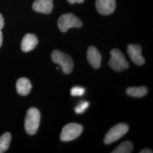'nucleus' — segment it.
Masks as SVG:
<instances>
[{
    "label": "nucleus",
    "instance_id": "1",
    "mask_svg": "<svg viewBox=\"0 0 153 153\" xmlns=\"http://www.w3.org/2000/svg\"><path fill=\"white\" fill-rule=\"evenodd\" d=\"M40 121V113L34 107L28 109L25 119V129L30 135L35 134L38 130Z\"/></svg>",
    "mask_w": 153,
    "mask_h": 153
},
{
    "label": "nucleus",
    "instance_id": "2",
    "mask_svg": "<svg viewBox=\"0 0 153 153\" xmlns=\"http://www.w3.org/2000/svg\"><path fill=\"white\" fill-rule=\"evenodd\" d=\"M51 59L55 64L60 66L65 74H70L74 68V62L71 57L59 50H54L51 54Z\"/></svg>",
    "mask_w": 153,
    "mask_h": 153
},
{
    "label": "nucleus",
    "instance_id": "3",
    "mask_svg": "<svg viewBox=\"0 0 153 153\" xmlns=\"http://www.w3.org/2000/svg\"><path fill=\"white\" fill-rule=\"evenodd\" d=\"M110 55L111 59L108 61V64L113 70L120 72L129 68V63L120 50L113 49L110 52Z\"/></svg>",
    "mask_w": 153,
    "mask_h": 153
},
{
    "label": "nucleus",
    "instance_id": "4",
    "mask_svg": "<svg viewBox=\"0 0 153 153\" xmlns=\"http://www.w3.org/2000/svg\"><path fill=\"white\" fill-rule=\"evenodd\" d=\"M82 125L77 123H69L63 127L61 133V141L64 142L71 141L79 137L83 131Z\"/></svg>",
    "mask_w": 153,
    "mask_h": 153
},
{
    "label": "nucleus",
    "instance_id": "5",
    "mask_svg": "<svg viewBox=\"0 0 153 153\" xmlns=\"http://www.w3.org/2000/svg\"><path fill=\"white\" fill-rule=\"evenodd\" d=\"M57 24L59 30L62 33H66L69 28L81 27L82 26V21L71 13H66L60 16Z\"/></svg>",
    "mask_w": 153,
    "mask_h": 153
},
{
    "label": "nucleus",
    "instance_id": "6",
    "mask_svg": "<svg viewBox=\"0 0 153 153\" xmlns=\"http://www.w3.org/2000/svg\"><path fill=\"white\" fill-rule=\"evenodd\" d=\"M128 130L129 126L124 123H120L114 126L105 134L104 138V143L109 145L119 140L126 134Z\"/></svg>",
    "mask_w": 153,
    "mask_h": 153
},
{
    "label": "nucleus",
    "instance_id": "7",
    "mask_svg": "<svg viewBox=\"0 0 153 153\" xmlns=\"http://www.w3.org/2000/svg\"><path fill=\"white\" fill-rule=\"evenodd\" d=\"M127 52L131 60L137 65H142L145 62V60L142 55V48L140 45L134 44L128 45Z\"/></svg>",
    "mask_w": 153,
    "mask_h": 153
},
{
    "label": "nucleus",
    "instance_id": "8",
    "mask_svg": "<svg viewBox=\"0 0 153 153\" xmlns=\"http://www.w3.org/2000/svg\"><path fill=\"white\" fill-rule=\"evenodd\" d=\"M97 11L103 15H109L115 10L116 0H96Z\"/></svg>",
    "mask_w": 153,
    "mask_h": 153
},
{
    "label": "nucleus",
    "instance_id": "9",
    "mask_svg": "<svg viewBox=\"0 0 153 153\" xmlns=\"http://www.w3.org/2000/svg\"><path fill=\"white\" fill-rule=\"evenodd\" d=\"M87 59L90 64L95 69H99L100 66L102 56L97 48L90 46L87 52Z\"/></svg>",
    "mask_w": 153,
    "mask_h": 153
},
{
    "label": "nucleus",
    "instance_id": "10",
    "mask_svg": "<svg viewBox=\"0 0 153 153\" xmlns=\"http://www.w3.org/2000/svg\"><path fill=\"white\" fill-rule=\"evenodd\" d=\"M38 44V39L33 33L26 34L22 39L21 49L24 52H28L34 49Z\"/></svg>",
    "mask_w": 153,
    "mask_h": 153
},
{
    "label": "nucleus",
    "instance_id": "11",
    "mask_svg": "<svg viewBox=\"0 0 153 153\" xmlns=\"http://www.w3.org/2000/svg\"><path fill=\"white\" fill-rule=\"evenodd\" d=\"M53 7V0H35L33 4L35 11L44 14L51 13Z\"/></svg>",
    "mask_w": 153,
    "mask_h": 153
},
{
    "label": "nucleus",
    "instance_id": "12",
    "mask_svg": "<svg viewBox=\"0 0 153 153\" xmlns=\"http://www.w3.org/2000/svg\"><path fill=\"white\" fill-rule=\"evenodd\" d=\"M31 83L27 78L22 77L17 80L16 90L19 95L21 96H26L31 91Z\"/></svg>",
    "mask_w": 153,
    "mask_h": 153
},
{
    "label": "nucleus",
    "instance_id": "13",
    "mask_svg": "<svg viewBox=\"0 0 153 153\" xmlns=\"http://www.w3.org/2000/svg\"><path fill=\"white\" fill-rule=\"evenodd\" d=\"M148 89L145 86L140 87H131L126 90V94L134 98H141L146 95Z\"/></svg>",
    "mask_w": 153,
    "mask_h": 153
},
{
    "label": "nucleus",
    "instance_id": "14",
    "mask_svg": "<svg viewBox=\"0 0 153 153\" xmlns=\"http://www.w3.org/2000/svg\"><path fill=\"white\" fill-rule=\"evenodd\" d=\"M11 139V134L9 132H6L0 137V153L7 151L9 148Z\"/></svg>",
    "mask_w": 153,
    "mask_h": 153
},
{
    "label": "nucleus",
    "instance_id": "15",
    "mask_svg": "<svg viewBox=\"0 0 153 153\" xmlns=\"http://www.w3.org/2000/svg\"><path fill=\"white\" fill-rule=\"evenodd\" d=\"M133 143L131 141H126L121 143L111 152L112 153H131L133 150Z\"/></svg>",
    "mask_w": 153,
    "mask_h": 153
},
{
    "label": "nucleus",
    "instance_id": "16",
    "mask_svg": "<svg viewBox=\"0 0 153 153\" xmlns=\"http://www.w3.org/2000/svg\"><path fill=\"white\" fill-rule=\"evenodd\" d=\"M89 106V102L88 101H82L76 105L74 111L77 114H82L88 109Z\"/></svg>",
    "mask_w": 153,
    "mask_h": 153
},
{
    "label": "nucleus",
    "instance_id": "17",
    "mask_svg": "<svg viewBox=\"0 0 153 153\" xmlns=\"http://www.w3.org/2000/svg\"><path fill=\"white\" fill-rule=\"evenodd\" d=\"M85 93V88L81 86H74L71 90V94L73 97H81Z\"/></svg>",
    "mask_w": 153,
    "mask_h": 153
},
{
    "label": "nucleus",
    "instance_id": "18",
    "mask_svg": "<svg viewBox=\"0 0 153 153\" xmlns=\"http://www.w3.org/2000/svg\"><path fill=\"white\" fill-rule=\"evenodd\" d=\"M4 26V20L1 14H0V30H1Z\"/></svg>",
    "mask_w": 153,
    "mask_h": 153
},
{
    "label": "nucleus",
    "instance_id": "19",
    "mask_svg": "<svg viewBox=\"0 0 153 153\" xmlns=\"http://www.w3.org/2000/svg\"><path fill=\"white\" fill-rule=\"evenodd\" d=\"M153 151L151 149H149L148 148H145L142 149V150H141L140 152V153H152Z\"/></svg>",
    "mask_w": 153,
    "mask_h": 153
},
{
    "label": "nucleus",
    "instance_id": "20",
    "mask_svg": "<svg viewBox=\"0 0 153 153\" xmlns=\"http://www.w3.org/2000/svg\"><path fill=\"white\" fill-rule=\"evenodd\" d=\"M71 4L75 3H82L85 0H67Z\"/></svg>",
    "mask_w": 153,
    "mask_h": 153
},
{
    "label": "nucleus",
    "instance_id": "21",
    "mask_svg": "<svg viewBox=\"0 0 153 153\" xmlns=\"http://www.w3.org/2000/svg\"><path fill=\"white\" fill-rule=\"evenodd\" d=\"M2 41H3V35H2V33L1 32V31L0 30V48L2 46Z\"/></svg>",
    "mask_w": 153,
    "mask_h": 153
}]
</instances>
